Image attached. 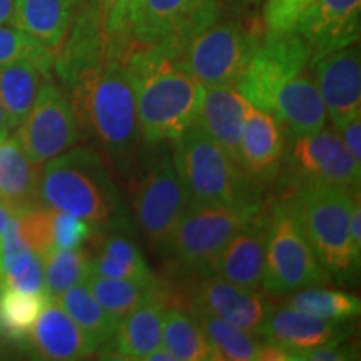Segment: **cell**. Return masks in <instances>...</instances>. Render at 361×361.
<instances>
[{"mask_svg":"<svg viewBox=\"0 0 361 361\" xmlns=\"http://www.w3.org/2000/svg\"><path fill=\"white\" fill-rule=\"evenodd\" d=\"M124 67L134 89L139 134L147 146L176 141L196 124L204 87L178 59L157 49H139Z\"/></svg>","mask_w":361,"mask_h":361,"instance_id":"1","label":"cell"},{"mask_svg":"<svg viewBox=\"0 0 361 361\" xmlns=\"http://www.w3.org/2000/svg\"><path fill=\"white\" fill-rule=\"evenodd\" d=\"M42 166L39 200L44 206L85 219L97 231L128 228L123 197L97 149L74 146Z\"/></svg>","mask_w":361,"mask_h":361,"instance_id":"2","label":"cell"},{"mask_svg":"<svg viewBox=\"0 0 361 361\" xmlns=\"http://www.w3.org/2000/svg\"><path fill=\"white\" fill-rule=\"evenodd\" d=\"M66 92L84 139H94L116 161H128L141 141L133 82L119 61L84 71Z\"/></svg>","mask_w":361,"mask_h":361,"instance_id":"3","label":"cell"},{"mask_svg":"<svg viewBox=\"0 0 361 361\" xmlns=\"http://www.w3.org/2000/svg\"><path fill=\"white\" fill-rule=\"evenodd\" d=\"M360 189L336 186H295L290 201L293 213L311 250L329 278L340 281L353 276L361 258L350 236V214Z\"/></svg>","mask_w":361,"mask_h":361,"instance_id":"4","label":"cell"},{"mask_svg":"<svg viewBox=\"0 0 361 361\" xmlns=\"http://www.w3.org/2000/svg\"><path fill=\"white\" fill-rule=\"evenodd\" d=\"M174 164L191 202L229 207L259 206V184L206 133L192 124L176 139Z\"/></svg>","mask_w":361,"mask_h":361,"instance_id":"5","label":"cell"},{"mask_svg":"<svg viewBox=\"0 0 361 361\" xmlns=\"http://www.w3.org/2000/svg\"><path fill=\"white\" fill-rule=\"evenodd\" d=\"M263 37V20L255 12L221 13L213 24L194 35L176 59L202 87H236Z\"/></svg>","mask_w":361,"mask_h":361,"instance_id":"6","label":"cell"},{"mask_svg":"<svg viewBox=\"0 0 361 361\" xmlns=\"http://www.w3.org/2000/svg\"><path fill=\"white\" fill-rule=\"evenodd\" d=\"M219 16L218 0H130L129 56L139 49H157L178 57L184 45Z\"/></svg>","mask_w":361,"mask_h":361,"instance_id":"7","label":"cell"},{"mask_svg":"<svg viewBox=\"0 0 361 361\" xmlns=\"http://www.w3.org/2000/svg\"><path fill=\"white\" fill-rule=\"evenodd\" d=\"M329 274L305 238L288 200L269 207L263 290L284 296L310 286H323Z\"/></svg>","mask_w":361,"mask_h":361,"instance_id":"8","label":"cell"},{"mask_svg":"<svg viewBox=\"0 0 361 361\" xmlns=\"http://www.w3.org/2000/svg\"><path fill=\"white\" fill-rule=\"evenodd\" d=\"M263 207H229L189 202L164 247L179 268L201 276L211 273L214 259L239 229Z\"/></svg>","mask_w":361,"mask_h":361,"instance_id":"9","label":"cell"},{"mask_svg":"<svg viewBox=\"0 0 361 361\" xmlns=\"http://www.w3.org/2000/svg\"><path fill=\"white\" fill-rule=\"evenodd\" d=\"M283 166L293 186H336L360 189L361 166L356 164L335 130L293 135L284 144Z\"/></svg>","mask_w":361,"mask_h":361,"instance_id":"10","label":"cell"},{"mask_svg":"<svg viewBox=\"0 0 361 361\" xmlns=\"http://www.w3.org/2000/svg\"><path fill=\"white\" fill-rule=\"evenodd\" d=\"M191 197L173 156H159L149 166L133 192L134 214L147 241L164 247L186 213Z\"/></svg>","mask_w":361,"mask_h":361,"instance_id":"11","label":"cell"},{"mask_svg":"<svg viewBox=\"0 0 361 361\" xmlns=\"http://www.w3.org/2000/svg\"><path fill=\"white\" fill-rule=\"evenodd\" d=\"M16 135L37 166L84 141L69 96L51 75L40 85L32 109L17 128Z\"/></svg>","mask_w":361,"mask_h":361,"instance_id":"12","label":"cell"},{"mask_svg":"<svg viewBox=\"0 0 361 361\" xmlns=\"http://www.w3.org/2000/svg\"><path fill=\"white\" fill-rule=\"evenodd\" d=\"M310 45L296 30L283 34H266L251 57L236 89L247 104L271 112L276 90L308 67Z\"/></svg>","mask_w":361,"mask_h":361,"instance_id":"13","label":"cell"},{"mask_svg":"<svg viewBox=\"0 0 361 361\" xmlns=\"http://www.w3.org/2000/svg\"><path fill=\"white\" fill-rule=\"evenodd\" d=\"M310 71L322 94L326 114L341 129L361 114V56L358 42L310 59Z\"/></svg>","mask_w":361,"mask_h":361,"instance_id":"14","label":"cell"},{"mask_svg":"<svg viewBox=\"0 0 361 361\" xmlns=\"http://www.w3.org/2000/svg\"><path fill=\"white\" fill-rule=\"evenodd\" d=\"M361 0H314L295 30L310 45L311 59L360 40Z\"/></svg>","mask_w":361,"mask_h":361,"instance_id":"15","label":"cell"},{"mask_svg":"<svg viewBox=\"0 0 361 361\" xmlns=\"http://www.w3.org/2000/svg\"><path fill=\"white\" fill-rule=\"evenodd\" d=\"M350 319H324L303 313L290 306L269 310L259 336L266 341L283 346L291 353V361L296 355L329 343L343 341L351 333Z\"/></svg>","mask_w":361,"mask_h":361,"instance_id":"16","label":"cell"},{"mask_svg":"<svg viewBox=\"0 0 361 361\" xmlns=\"http://www.w3.org/2000/svg\"><path fill=\"white\" fill-rule=\"evenodd\" d=\"M191 308L204 310L228 323L259 335L271 306L259 290H250L216 274H206L194 286Z\"/></svg>","mask_w":361,"mask_h":361,"instance_id":"17","label":"cell"},{"mask_svg":"<svg viewBox=\"0 0 361 361\" xmlns=\"http://www.w3.org/2000/svg\"><path fill=\"white\" fill-rule=\"evenodd\" d=\"M269 209L261 207L243 226L214 259L209 274L231 281L238 286L259 290L263 286L266 239H268Z\"/></svg>","mask_w":361,"mask_h":361,"instance_id":"18","label":"cell"},{"mask_svg":"<svg viewBox=\"0 0 361 361\" xmlns=\"http://www.w3.org/2000/svg\"><path fill=\"white\" fill-rule=\"evenodd\" d=\"M284 133L271 112L250 104L239 142V166L255 183H269L283 168Z\"/></svg>","mask_w":361,"mask_h":361,"instance_id":"19","label":"cell"},{"mask_svg":"<svg viewBox=\"0 0 361 361\" xmlns=\"http://www.w3.org/2000/svg\"><path fill=\"white\" fill-rule=\"evenodd\" d=\"M271 114L281 126L284 137L318 133L326 126V107L310 67L300 71L276 90Z\"/></svg>","mask_w":361,"mask_h":361,"instance_id":"20","label":"cell"},{"mask_svg":"<svg viewBox=\"0 0 361 361\" xmlns=\"http://www.w3.org/2000/svg\"><path fill=\"white\" fill-rule=\"evenodd\" d=\"M25 343L37 358L57 361L87 358L99 348L62 306L51 298L40 311Z\"/></svg>","mask_w":361,"mask_h":361,"instance_id":"21","label":"cell"},{"mask_svg":"<svg viewBox=\"0 0 361 361\" xmlns=\"http://www.w3.org/2000/svg\"><path fill=\"white\" fill-rule=\"evenodd\" d=\"M168 303L161 295V288L142 305L121 319L119 326L101 351L102 358L111 360H144L162 343Z\"/></svg>","mask_w":361,"mask_h":361,"instance_id":"22","label":"cell"},{"mask_svg":"<svg viewBox=\"0 0 361 361\" xmlns=\"http://www.w3.org/2000/svg\"><path fill=\"white\" fill-rule=\"evenodd\" d=\"M247 107L250 104L236 87H204L196 119V124L201 126L238 164Z\"/></svg>","mask_w":361,"mask_h":361,"instance_id":"23","label":"cell"},{"mask_svg":"<svg viewBox=\"0 0 361 361\" xmlns=\"http://www.w3.org/2000/svg\"><path fill=\"white\" fill-rule=\"evenodd\" d=\"M40 166L27 156L17 135L0 141V202L13 213L42 204L39 200Z\"/></svg>","mask_w":361,"mask_h":361,"instance_id":"24","label":"cell"},{"mask_svg":"<svg viewBox=\"0 0 361 361\" xmlns=\"http://www.w3.org/2000/svg\"><path fill=\"white\" fill-rule=\"evenodd\" d=\"M80 0H16L12 25L57 52L67 37Z\"/></svg>","mask_w":361,"mask_h":361,"instance_id":"25","label":"cell"},{"mask_svg":"<svg viewBox=\"0 0 361 361\" xmlns=\"http://www.w3.org/2000/svg\"><path fill=\"white\" fill-rule=\"evenodd\" d=\"M52 66L35 61H19L0 66V104L8 126L19 128L32 109L40 85L51 75Z\"/></svg>","mask_w":361,"mask_h":361,"instance_id":"26","label":"cell"},{"mask_svg":"<svg viewBox=\"0 0 361 361\" xmlns=\"http://www.w3.org/2000/svg\"><path fill=\"white\" fill-rule=\"evenodd\" d=\"M90 274L135 281L154 279L137 245L119 231H111L102 238L97 255L90 256Z\"/></svg>","mask_w":361,"mask_h":361,"instance_id":"27","label":"cell"},{"mask_svg":"<svg viewBox=\"0 0 361 361\" xmlns=\"http://www.w3.org/2000/svg\"><path fill=\"white\" fill-rule=\"evenodd\" d=\"M197 323L204 331L211 348V360L218 361H252L258 358L263 338L228 323L226 319L207 313L204 310L191 308Z\"/></svg>","mask_w":361,"mask_h":361,"instance_id":"28","label":"cell"},{"mask_svg":"<svg viewBox=\"0 0 361 361\" xmlns=\"http://www.w3.org/2000/svg\"><path fill=\"white\" fill-rule=\"evenodd\" d=\"M56 301L97 346L106 345L119 326V323L96 300L85 281L71 286L57 296Z\"/></svg>","mask_w":361,"mask_h":361,"instance_id":"29","label":"cell"},{"mask_svg":"<svg viewBox=\"0 0 361 361\" xmlns=\"http://www.w3.org/2000/svg\"><path fill=\"white\" fill-rule=\"evenodd\" d=\"M47 300L45 293L0 286V338L4 341L25 343Z\"/></svg>","mask_w":361,"mask_h":361,"instance_id":"30","label":"cell"},{"mask_svg":"<svg viewBox=\"0 0 361 361\" xmlns=\"http://www.w3.org/2000/svg\"><path fill=\"white\" fill-rule=\"evenodd\" d=\"M85 284L117 323H121V319H124L130 311L154 295L159 288L156 278L147 281H135V279L104 278L97 274H89Z\"/></svg>","mask_w":361,"mask_h":361,"instance_id":"31","label":"cell"},{"mask_svg":"<svg viewBox=\"0 0 361 361\" xmlns=\"http://www.w3.org/2000/svg\"><path fill=\"white\" fill-rule=\"evenodd\" d=\"M161 345L166 346L178 361L211 360L209 343L191 310H166Z\"/></svg>","mask_w":361,"mask_h":361,"instance_id":"32","label":"cell"},{"mask_svg":"<svg viewBox=\"0 0 361 361\" xmlns=\"http://www.w3.org/2000/svg\"><path fill=\"white\" fill-rule=\"evenodd\" d=\"M44 264V293L56 300L74 284L84 283L90 274V255L82 247L57 250L42 256Z\"/></svg>","mask_w":361,"mask_h":361,"instance_id":"33","label":"cell"},{"mask_svg":"<svg viewBox=\"0 0 361 361\" xmlns=\"http://www.w3.org/2000/svg\"><path fill=\"white\" fill-rule=\"evenodd\" d=\"M286 306L318 318L336 319V322L343 319L351 322L361 311L358 296L322 286H310L293 293V296L288 298Z\"/></svg>","mask_w":361,"mask_h":361,"instance_id":"34","label":"cell"},{"mask_svg":"<svg viewBox=\"0 0 361 361\" xmlns=\"http://www.w3.org/2000/svg\"><path fill=\"white\" fill-rule=\"evenodd\" d=\"M19 61H35L45 66H54L56 52L35 40L32 35L17 29L16 25H0V66Z\"/></svg>","mask_w":361,"mask_h":361,"instance_id":"35","label":"cell"},{"mask_svg":"<svg viewBox=\"0 0 361 361\" xmlns=\"http://www.w3.org/2000/svg\"><path fill=\"white\" fill-rule=\"evenodd\" d=\"M49 214H51L52 246L57 247V250L84 247V243L99 233L85 219H80L78 216L66 213V211L49 207Z\"/></svg>","mask_w":361,"mask_h":361,"instance_id":"36","label":"cell"},{"mask_svg":"<svg viewBox=\"0 0 361 361\" xmlns=\"http://www.w3.org/2000/svg\"><path fill=\"white\" fill-rule=\"evenodd\" d=\"M314 0H266L263 7V25L266 34H283L295 30L301 13Z\"/></svg>","mask_w":361,"mask_h":361,"instance_id":"37","label":"cell"},{"mask_svg":"<svg viewBox=\"0 0 361 361\" xmlns=\"http://www.w3.org/2000/svg\"><path fill=\"white\" fill-rule=\"evenodd\" d=\"M356 358L355 348L350 345H345L343 341L329 343V345L318 346V348H311L303 353L296 355L295 361H345Z\"/></svg>","mask_w":361,"mask_h":361,"instance_id":"38","label":"cell"},{"mask_svg":"<svg viewBox=\"0 0 361 361\" xmlns=\"http://www.w3.org/2000/svg\"><path fill=\"white\" fill-rule=\"evenodd\" d=\"M343 130V142L350 151L356 164L361 166V114L355 116L350 123H346L341 128Z\"/></svg>","mask_w":361,"mask_h":361,"instance_id":"39","label":"cell"},{"mask_svg":"<svg viewBox=\"0 0 361 361\" xmlns=\"http://www.w3.org/2000/svg\"><path fill=\"white\" fill-rule=\"evenodd\" d=\"M218 4L224 16H243L255 12L261 0H218Z\"/></svg>","mask_w":361,"mask_h":361,"instance_id":"40","label":"cell"},{"mask_svg":"<svg viewBox=\"0 0 361 361\" xmlns=\"http://www.w3.org/2000/svg\"><path fill=\"white\" fill-rule=\"evenodd\" d=\"M350 236H351V245H353L355 252L361 258V204H360V192L356 194L353 207H351Z\"/></svg>","mask_w":361,"mask_h":361,"instance_id":"41","label":"cell"},{"mask_svg":"<svg viewBox=\"0 0 361 361\" xmlns=\"http://www.w3.org/2000/svg\"><path fill=\"white\" fill-rule=\"evenodd\" d=\"M261 361H291V353L283 346L263 340L258 350V358Z\"/></svg>","mask_w":361,"mask_h":361,"instance_id":"42","label":"cell"},{"mask_svg":"<svg viewBox=\"0 0 361 361\" xmlns=\"http://www.w3.org/2000/svg\"><path fill=\"white\" fill-rule=\"evenodd\" d=\"M16 0H0V25L12 24Z\"/></svg>","mask_w":361,"mask_h":361,"instance_id":"43","label":"cell"},{"mask_svg":"<svg viewBox=\"0 0 361 361\" xmlns=\"http://www.w3.org/2000/svg\"><path fill=\"white\" fill-rule=\"evenodd\" d=\"M144 361H178V360H176V356L171 353L166 346L159 345L157 348L152 350L146 358H144Z\"/></svg>","mask_w":361,"mask_h":361,"instance_id":"44","label":"cell"},{"mask_svg":"<svg viewBox=\"0 0 361 361\" xmlns=\"http://www.w3.org/2000/svg\"><path fill=\"white\" fill-rule=\"evenodd\" d=\"M12 214H13V211L11 209V207H8L7 204H4V202H0V246H2L4 233H6L7 223H8V219H11Z\"/></svg>","mask_w":361,"mask_h":361,"instance_id":"45","label":"cell"},{"mask_svg":"<svg viewBox=\"0 0 361 361\" xmlns=\"http://www.w3.org/2000/svg\"><path fill=\"white\" fill-rule=\"evenodd\" d=\"M8 130H11V126H8V121H7V116H6V111H4L2 104H0V141L2 139H6L8 135Z\"/></svg>","mask_w":361,"mask_h":361,"instance_id":"46","label":"cell"}]
</instances>
